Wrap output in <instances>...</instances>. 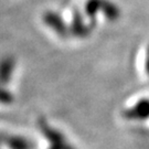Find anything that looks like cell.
Here are the masks:
<instances>
[{
  "label": "cell",
  "mask_w": 149,
  "mask_h": 149,
  "mask_svg": "<svg viewBox=\"0 0 149 149\" xmlns=\"http://www.w3.org/2000/svg\"><path fill=\"white\" fill-rule=\"evenodd\" d=\"M8 144L11 149H30V143H28L27 139L19 137V136H11L7 139Z\"/></svg>",
  "instance_id": "obj_1"
},
{
  "label": "cell",
  "mask_w": 149,
  "mask_h": 149,
  "mask_svg": "<svg viewBox=\"0 0 149 149\" xmlns=\"http://www.w3.org/2000/svg\"><path fill=\"white\" fill-rule=\"evenodd\" d=\"M11 70H12V66H11V63L9 60L1 64V66H0V80L3 81V82H7L8 81L7 77L10 75Z\"/></svg>",
  "instance_id": "obj_2"
}]
</instances>
